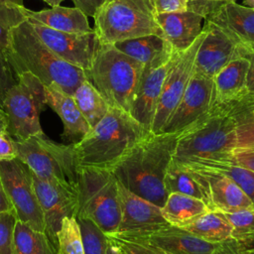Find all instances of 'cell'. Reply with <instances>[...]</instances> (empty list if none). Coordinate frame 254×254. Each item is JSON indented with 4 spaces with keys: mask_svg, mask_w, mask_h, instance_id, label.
I'll use <instances>...</instances> for the list:
<instances>
[{
    "mask_svg": "<svg viewBox=\"0 0 254 254\" xmlns=\"http://www.w3.org/2000/svg\"><path fill=\"white\" fill-rule=\"evenodd\" d=\"M221 2L219 1H207V0H188V10L197 13L205 17L213 11Z\"/></svg>",
    "mask_w": 254,
    "mask_h": 254,
    "instance_id": "7bdbcfd3",
    "label": "cell"
},
{
    "mask_svg": "<svg viewBox=\"0 0 254 254\" xmlns=\"http://www.w3.org/2000/svg\"><path fill=\"white\" fill-rule=\"evenodd\" d=\"M17 158L37 178L77 191L78 166L73 143H56L45 135L16 141Z\"/></svg>",
    "mask_w": 254,
    "mask_h": 254,
    "instance_id": "ba28073f",
    "label": "cell"
},
{
    "mask_svg": "<svg viewBox=\"0 0 254 254\" xmlns=\"http://www.w3.org/2000/svg\"><path fill=\"white\" fill-rule=\"evenodd\" d=\"M149 3L155 14L188 10V0H149Z\"/></svg>",
    "mask_w": 254,
    "mask_h": 254,
    "instance_id": "ab89813d",
    "label": "cell"
},
{
    "mask_svg": "<svg viewBox=\"0 0 254 254\" xmlns=\"http://www.w3.org/2000/svg\"><path fill=\"white\" fill-rule=\"evenodd\" d=\"M254 94L210 107L195 124L180 133L173 160L186 161L223 156L236 147L239 124L253 121Z\"/></svg>",
    "mask_w": 254,
    "mask_h": 254,
    "instance_id": "6da1fadb",
    "label": "cell"
},
{
    "mask_svg": "<svg viewBox=\"0 0 254 254\" xmlns=\"http://www.w3.org/2000/svg\"><path fill=\"white\" fill-rule=\"evenodd\" d=\"M33 182L44 214L45 233L57 252V233L63 218L76 215L77 191L41 180L35 175H33Z\"/></svg>",
    "mask_w": 254,
    "mask_h": 254,
    "instance_id": "4fadbf2b",
    "label": "cell"
},
{
    "mask_svg": "<svg viewBox=\"0 0 254 254\" xmlns=\"http://www.w3.org/2000/svg\"><path fill=\"white\" fill-rule=\"evenodd\" d=\"M254 148V121L239 124L236 131L235 149Z\"/></svg>",
    "mask_w": 254,
    "mask_h": 254,
    "instance_id": "f35d334b",
    "label": "cell"
},
{
    "mask_svg": "<svg viewBox=\"0 0 254 254\" xmlns=\"http://www.w3.org/2000/svg\"><path fill=\"white\" fill-rule=\"evenodd\" d=\"M180 133H152L142 137L111 170L117 182L137 195L163 206L168 193L166 171Z\"/></svg>",
    "mask_w": 254,
    "mask_h": 254,
    "instance_id": "7a4b0ae2",
    "label": "cell"
},
{
    "mask_svg": "<svg viewBox=\"0 0 254 254\" xmlns=\"http://www.w3.org/2000/svg\"><path fill=\"white\" fill-rule=\"evenodd\" d=\"M207 1H219V2H222V1H231V0H207Z\"/></svg>",
    "mask_w": 254,
    "mask_h": 254,
    "instance_id": "11a10c76",
    "label": "cell"
},
{
    "mask_svg": "<svg viewBox=\"0 0 254 254\" xmlns=\"http://www.w3.org/2000/svg\"><path fill=\"white\" fill-rule=\"evenodd\" d=\"M46 102L61 118L66 140L81 139L90 129L89 124L78 109L73 97L55 85L45 86ZM77 140V141H78Z\"/></svg>",
    "mask_w": 254,
    "mask_h": 254,
    "instance_id": "7402d4cb",
    "label": "cell"
},
{
    "mask_svg": "<svg viewBox=\"0 0 254 254\" xmlns=\"http://www.w3.org/2000/svg\"><path fill=\"white\" fill-rule=\"evenodd\" d=\"M12 254H57L45 232L32 228L17 219Z\"/></svg>",
    "mask_w": 254,
    "mask_h": 254,
    "instance_id": "f546056e",
    "label": "cell"
},
{
    "mask_svg": "<svg viewBox=\"0 0 254 254\" xmlns=\"http://www.w3.org/2000/svg\"><path fill=\"white\" fill-rule=\"evenodd\" d=\"M72 97L90 128L105 116L110 107L88 79L76 88Z\"/></svg>",
    "mask_w": 254,
    "mask_h": 254,
    "instance_id": "4dcf8cb0",
    "label": "cell"
},
{
    "mask_svg": "<svg viewBox=\"0 0 254 254\" xmlns=\"http://www.w3.org/2000/svg\"><path fill=\"white\" fill-rule=\"evenodd\" d=\"M249 244L240 242L232 237L216 243L212 254H248Z\"/></svg>",
    "mask_w": 254,
    "mask_h": 254,
    "instance_id": "60d3db41",
    "label": "cell"
},
{
    "mask_svg": "<svg viewBox=\"0 0 254 254\" xmlns=\"http://www.w3.org/2000/svg\"><path fill=\"white\" fill-rule=\"evenodd\" d=\"M6 56L15 76L30 72L45 86L55 85L71 96L87 79L83 69L52 52L35 34L28 20L12 29Z\"/></svg>",
    "mask_w": 254,
    "mask_h": 254,
    "instance_id": "3957f363",
    "label": "cell"
},
{
    "mask_svg": "<svg viewBox=\"0 0 254 254\" xmlns=\"http://www.w3.org/2000/svg\"><path fill=\"white\" fill-rule=\"evenodd\" d=\"M230 156L239 165L254 171V148L234 149Z\"/></svg>",
    "mask_w": 254,
    "mask_h": 254,
    "instance_id": "ee69618b",
    "label": "cell"
},
{
    "mask_svg": "<svg viewBox=\"0 0 254 254\" xmlns=\"http://www.w3.org/2000/svg\"><path fill=\"white\" fill-rule=\"evenodd\" d=\"M17 82L13 69L8 62L6 51L0 47V108L6 92Z\"/></svg>",
    "mask_w": 254,
    "mask_h": 254,
    "instance_id": "74e56055",
    "label": "cell"
},
{
    "mask_svg": "<svg viewBox=\"0 0 254 254\" xmlns=\"http://www.w3.org/2000/svg\"><path fill=\"white\" fill-rule=\"evenodd\" d=\"M156 21L164 38L175 52L188 49L202 32L204 18L190 10L182 12L156 13Z\"/></svg>",
    "mask_w": 254,
    "mask_h": 254,
    "instance_id": "d6986e66",
    "label": "cell"
},
{
    "mask_svg": "<svg viewBox=\"0 0 254 254\" xmlns=\"http://www.w3.org/2000/svg\"><path fill=\"white\" fill-rule=\"evenodd\" d=\"M74 7L79 9L86 17H94L98 9L106 2V0H71Z\"/></svg>",
    "mask_w": 254,
    "mask_h": 254,
    "instance_id": "f6af8a7d",
    "label": "cell"
},
{
    "mask_svg": "<svg viewBox=\"0 0 254 254\" xmlns=\"http://www.w3.org/2000/svg\"><path fill=\"white\" fill-rule=\"evenodd\" d=\"M248 254H254V248H250L249 250H248Z\"/></svg>",
    "mask_w": 254,
    "mask_h": 254,
    "instance_id": "db71d44e",
    "label": "cell"
},
{
    "mask_svg": "<svg viewBox=\"0 0 254 254\" xmlns=\"http://www.w3.org/2000/svg\"><path fill=\"white\" fill-rule=\"evenodd\" d=\"M93 18V30L102 45L146 35L164 38L149 0H106Z\"/></svg>",
    "mask_w": 254,
    "mask_h": 254,
    "instance_id": "52a82bcc",
    "label": "cell"
},
{
    "mask_svg": "<svg viewBox=\"0 0 254 254\" xmlns=\"http://www.w3.org/2000/svg\"><path fill=\"white\" fill-rule=\"evenodd\" d=\"M161 210L164 218L170 225L183 228L210 209L204 201L198 198L183 193L171 192L168 193Z\"/></svg>",
    "mask_w": 254,
    "mask_h": 254,
    "instance_id": "83f0119b",
    "label": "cell"
},
{
    "mask_svg": "<svg viewBox=\"0 0 254 254\" xmlns=\"http://www.w3.org/2000/svg\"><path fill=\"white\" fill-rule=\"evenodd\" d=\"M222 213L232 226V238L249 245L254 242V207Z\"/></svg>",
    "mask_w": 254,
    "mask_h": 254,
    "instance_id": "e575fe53",
    "label": "cell"
},
{
    "mask_svg": "<svg viewBox=\"0 0 254 254\" xmlns=\"http://www.w3.org/2000/svg\"><path fill=\"white\" fill-rule=\"evenodd\" d=\"M0 180L17 219L45 232L44 214L29 168L18 158L0 161Z\"/></svg>",
    "mask_w": 254,
    "mask_h": 254,
    "instance_id": "30bf717a",
    "label": "cell"
},
{
    "mask_svg": "<svg viewBox=\"0 0 254 254\" xmlns=\"http://www.w3.org/2000/svg\"><path fill=\"white\" fill-rule=\"evenodd\" d=\"M7 126H8V123H7L6 114L3 111V109L0 108V132L7 131Z\"/></svg>",
    "mask_w": 254,
    "mask_h": 254,
    "instance_id": "c3c4849f",
    "label": "cell"
},
{
    "mask_svg": "<svg viewBox=\"0 0 254 254\" xmlns=\"http://www.w3.org/2000/svg\"><path fill=\"white\" fill-rule=\"evenodd\" d=\"M147 237L166 254H212L216 245L173 225L153 232Z\"/></svg>",
    "mask_w": 254,
    "mask_h": 254,
    "instance_id": "603a6c76",
    "label": "cell"
},
{
    "mask_svg": "<svg viewBox=\"0 0 254 254\" xmlns=\"http://www.w3.org/2000/svg\"><path fill=\"white\" fill-rule=\"evenodd\" d=\"M190 168L198 171L205 178L209 190L211 210L233 212L244 208L254 207L252 200L227 176L203 169Z\"/></svg>",
    "mask_w": 254,
    "mask_h": 254,
    "instance_id": "ffe728a7",
    "label": "cell"
},
{
    "mask_svg": "<svg viewBox=\"0 0 254 254\" xmlns=\"http://www.w3.org/2000/svg\"><path fill=\"white\" fill-rule=\"evenodd\" d=\"M253 48H254V47H253Z\"/></svg>",
    "mask_w": 254,
    "mask_h": 254,
    "instance_id": "6f0895ef",
    "label": "cell"
},
{
    "mask_svg": "<svg viewBox=\"0 0 254 254\" xmlns=\"http://www.w3.org/2000/svg\"><path fill=\"white\" fill-rule=\"evenodd\" d=\"M25 14L28 19L62 32L89 33L93 31L89 26L87 17L76 7L59 5L41 11H32L25 7Z\"/></svg>",
    "mask_w": 254,
    "mask_h": 254,
    "instance_id": "4316f807",
    "label": "cell"
},
{
    "mask_svg": "<svg viewBox=\"0 0 254 254\" xmlns=\"http://www.w3.org/2000/svg\"><path fill=\"white\" fill-rule=\"evenodd\" d=\"M205 34V30L202 28L200 35L188 49L174 53L154 115L151 127L152 133H161L182 99L193 73L195 56Z\"/></svg>",
    "mask_w": 254,
    "mask_h": 254,
    "instance_id": "8fae6325",
    "label": "cell"
},
{
    "mask_svg": "<svg viewBox=\"0 0 254 254\" xmlns=\"http://www.w3.org/2000/svg\"><path fill=\"white\" fill-rule=\"evenodd\" d=\"M248 66V59L238 57L213 76L211 106L233 101L248 93L246 90Z\"/></svg>",
    "mask_w": 254,
    "mask_h": 254,
    "instance_id": "44dd1931",
    "label": "cell"
},
{
    "mask_svg": "<svg viewBox=\"0 0 254 254\" xmlns=\"http://www.w3.org/2000/svg\"><path fill=\"white\" fill-rule=\"evenodd\" d=\"M27 20L25 6L9 0H0V47L6 51L12 29Z\"/></svg>",
    "mask_w": 254,
    "mask_h": 254,
    "instance_id": "836d02e7",
    "label": "cell"
},
{
    "mask_svg": "<svg viewBox=\"0 0 254 254\" xmlns=\"http://www.w3.org/2000/svg\"><path fill=\"white\" fill-rule=\"evenodd\" d=\"M212 79L192 73L187 89L161 133H182L210 110Z\"/></svg>",
    "mask_w": 254,
    "mask_h": 254,
    "instance_id": "5bb4252c",
    "label": "cell"
},
{
    "mask_svg": "<svg viewBox=\"0 0 254 254\" xmlns=\"http://www.w3.org/2000/svg\"><path fill=\"white\" fill-rule=\"evenodd\" d=\"M108 239V238H107ZM106 254H121V252L118 250V248L111 243L108 240V245H107V249H106Z\"/></svg>",
    "mask_w": 254,
    "mask_h": 254,
    "instance_id": "681fc988",
    "label": "cell"
},
{
    "mask_svg": "<svg viewBox=\"0 0 254 254\" xmlns=\"http://www.w3.org/2000/svg\"><path fill=\"white\" fill-rule=\"evenodd\" d=\"M143 69L142 64L113 45L101 44L91 68L85 73L109 106L129 113Z\"/></svg>",
    "mask_w": 254,
    "mask_h": 254,
    "instance_id": "5b68a950",
    "label": "cell"
},
{
    "mask_svg": "<svg viewBox=\"0 0 254 254\" xmlns=\"http://www.w3.org/2000/svg\"><path fill=\"white\" fill-rule=\"evenodd\" d=\"M206 34L198 47L193 72L208 78L213 76L232 60L243 57V48L238 47L213 25H203Z\"/></svg>",
    "mask_w": 254,
    "mask_h": 254,
    "instance_id": "2e32d148",
    "label": "cell"
},
{
    "mask_svg": "<svg viewBox=\"0 0 254 254\" xmlns=\"http://www.w3.org/2000/svg\"><path fill=\"white\" fill-rule=\"evenodd\" d=\"M112 45L144 66L167 63L175 53L171 44L165 38L157 35H146L116 42Z\"/></svg>",
    "mask_w": 254,
    "mask_h": 254,
    "instance_id": "d4e9b609",
    "label": "cell"
},
{
    "mask_svg": "<svg viewBox=\"0 0 254 254\" xmlns=\"http://www.w3.org/2000/svg\"><path fill=\"white\" fill-rule=\"evenodd\" d=\"M17 158L15 139L7 132H0V161L13 160Z\"/></svg>",
    "mask_w": 254,
    "mask_h": 254,
    "instance_id": "b9f144b4",
    "label": "cell"
},
{
    "mask_svg": "<svg viewBox=\"0 0 254 254\" xmlns=\"http://www.w3.org/2000/svg\"><path fill=\"white\" fill-rule=\"evenodd\" d=\"M106 235L108 240L118 248L121 254H166L154 245L147 236L122 234L118 232Z\"/></svg>",
    "mask_w": 254,
    "mask_h": 254,
    "instance_id": "d6a6232c",
    "label": "cell"
},
{
    "mask_svg": "<svg viewBox=\"0 0 254 254\" xmlns=\"http://www.w3.org/2000/svg\"><path fill=\"white\" fill-rule=\"evenodd\" d=\"M80 227L83 254H106L108 239L93 221L87 218H76Z\"/></svg>",
    "mask_w": 254,
    "mask_h": 254,
    "instance_id": "d590c367",
    "label": "cell"
},
{
    "mask_svg": "<svg viewBox=\"0 0 254 254\" xmlns=\"http://www.w3.org/2000/svg\"><path fill=\"white\" fill-rule=\"evenodd\" d=\"M253 121H254V107H253Z\"/></svg>",
    "mask_w": 254,
    "mask_h": 254,
    "instance_id": "9f6ffc18",
    "label": "cell"
},
{
    "mask_svg": "<svg viewBox=\"0 0 254 254\" xmlns=\"http://www.w3.org/2000/svg\"><path fill=\"white\" fill-rule=\"evenodd\" d=\"M243 4H244V6L254 10V0H244Z\"/></svg>",
    "mask_w": 254,
    "mask_h": 254,
    "instance_id": "816d5d0a",
    "label": "cell"
},
{
    "mask_svg": "<svg viewBox=\"0 0 254 254\" xmlns=\"http://www.w3.org/2000/svg\"><path fill=\"white\" fill-rule=\"evenodd\" d=\"M17 5H20V6H24V0H9Z\"/></svg>",
    "mask_w": 254,
    "mask_h": 254,
    "instance_id": "f5cc1de1",
    "label": "cell"
},
{
    "mask_svg": "<svg viewBox=\"0 0 254 254\" xmlns=\"http://www.w3.org/2000/svg\"><path fill=\"white\" fill-rule=\"evenodd\" d=\"M16 77L1 106L7 117V132L16 141L45 135L40 123V114L47 106L45 85L30 72Z\"/></svg>",
    "mask_w": 254,
    "mask_h": 254,
    "instance_id": "9c48e42d",
    "label": "cell"
},
{
    "mask_svg": "<svg viewBox=\"0 0 254 254\" xmlns=\"http://www.w3.org/2000/svg\"><path fill=\"white\" fill-rule=\"evenodd\" d=\"M43 1L46 2L48 5H50L51 7H55V6H59L64 0H43Z\"/></svg>",
    "mask_w": 254,
    "mask_h": 254,
    "instance_id": "f907efd6",
    "label": "cell"
},
{
    "mask_svg": "<svg viewBox=\"0 0 254 254\" xmlns=\"http://www.w3.org/2000/svg\"><path fill=\"white\" fill-rule=\"evenodd\" d=\"M28 21L39 39L58 57L85 72L91 68L101 46L94 30L89 33H68L51 29L32 19Z\"/></svg>",
    "mask_w": 254,
    "mask_h": 254,
    "instance_id": "7c38bea8",
    "label": "cell"
},
{
    "mask_svg": "<svg viewBox=\"0 0 254 254\" xmlns=\"http://www.w3.org/2000/svg\"><path fill=\"white\" fill-rule=\"evenodd\" d=\"M164 187L167 193L178 192L198 198L211 210L208 185L198 171L172 159L166 171Z\"/></svg>",
    "mask_w": 254,
    "mask_h": 254,
    "instance_id": "cb8c5ba5",
    "label": "cell"
},
{
    "mask_svg": "<svg viewBox=\"0 0 254 254\" xmlns=\"http://www.w3.org/2000/svg\"><path fill=\"white\" fill-rule=\"evenodd\" d=\"M75 217L90 219L106 234L117 232L120 196L118 182L110 170L78 168Z\"/></svg>",
    "mask_w": 254,
    "mask_h": 254,
    "instance_id": "8992f818",
    "label": "cell"
},
{
    "mask_svg": "<svg viewBox=\"0 0 254 254\" xmlns=\"http://www.w3.org/2000/svg\"><path fill=\"white\" fill-rule=\"evenodd\" d=\"M205 22L219 29L238 47H254V10L233 0L222 1L206 17Z\"/></svg>",
    "mask_w": 254,
    "mask_h": 254,
    "instance_id": "ac0fdd59",
    "label": "cell"
},
{
    "mask_svg": "<svg viewBox=\"0 0 254 254\" xmlns=\"http://www.w3.org/2000/svg\"><path fill=\"white\" fill-rule=\"evenodd\" d=\"M4 211H12V212H14L12 204L10 203V201L8 199V196H7L6 192H5V190L3 188L2 182L0 180V212H4Z\"/></svg>",
    "mask_w": 254,
    "mask_h": 254,
    "instance_id": "7dc6e473",
    "label": "cell"
},
{
    "mask_svg": "<svg viewBox=\"0 0 254 254\" xmlns=\"http://www.w3.org/2000/svg\"><path fill=\"white\" fill-rule=\"evenodd\" d=\"M121 219L117 232L149 236L170 224L162 214L161 206L137 195L118 183Z\"/></svg>",
    "mask_w": 254,
    "mask_h": 254,
    "instance_id": "9a60e30c",
    "label": "cell"
},
{
    "mask_svg": "<svg viewBox=\"0 0 254 254\" xmlns=\"http://www.w3.org/2000/svg\"><path fill=\"white\" fill-rule=\"evenodd\" d=\"M148 133L128 112L110 106L105 116L73 143L76 164L78 168L111 171Z\"/></svg>",
    "mask_w": 254,
    "mask_h": 254,
    "instance_id": "277c9868",
    "label": "cell"
},
{
    "mask_svg": "<svg viewBox=\"0 0 254 254\" xmlns=\"http://www.w3.org/2000/svg\"><path fill=\"white\" fill-rule=\"evenodd\" d=\"M193 235L210 243H219L231 237L232 226L220 211L209 210L183 227Z\"/></svg>",
    "mask_w": 254,
    "mask_h": 254,
    "instance_id": "f1b7e54d",
    "label": "cell"
},
{
    "mask_svg": "<svg viewBox=\"0 0 254 254\" xmlns=\"http://www.w3.org/2000/svg\"><path fill=\"white\" fill-rule=\"evenodd\" d=\"M243 57H246L249 61V66L246 75V90L247 92L254 94V48L246 49Z\"/></svg>",
    "mask_w": 254,
    "mask_h": 254,
    "instance_id": "bcb514c9",
    "label": "cell"
},
{
    "mask_svg": "<svg viewBox=\"0 0 254 254\" xmlns=\"http://www.w3.org/2000/svg\"><path fill=\"white\" fill-rule=\"evenodd\" d=\"M57 254H83L81 231L75 216L63 218L57 233Z\"/></svg>",
    "mask_w": 254,
    "mask_h": 254,
    "instance_id": "1f68e13d",
    "label": "cell"
},
{
    "mask_svg": "<svg viewBox=\"0 0 254 254\" xmlns=\"http://www.w3.org/2000/svg\"><path fill=\"white\" fill-rule=\"evenodd\" d=\"M178 163L197 169L220 173L227 176L246 193V195L254 203V171L236 163L231 158L230 153L223 156L186 160L180 161Z\"/></svg>",
    "mask_w": 254,
    "mask_h": 254,
    "instance_id": "484cf974",
    "label": "cell"
},
{
    "mask_svg": "<svg viewBox=\"0 0 254 254\" xmlns=\"http://www.w3.org/2000/svg\"><path fill=\"white\" fill-rule=\"evenodd\" d=\"M16 221L17 217L14 212H0V254L13 253V239Z\"/></svg>",
    "mask_w": 254,
    "mask_h": 254,
    "instance_id": "8d00e7d4",
    "label": "cell"
},
{
    "mask_svg": "<svg viewBox=\"0 0 254 254\" xmlns=\"http://www.w3.org/2000/svg\"><path fill=\"white\" fill-rule=\"evenodd\" d=\"M171 60L161 64L145 65L134 94L129 114L146 132H151L154 115Z\"/></svg>",
    "mask_w": 254,
    "mask_h": 254,
    "instance_id": "e0dca14e",
    "label": "cell"
}]
</instances>
